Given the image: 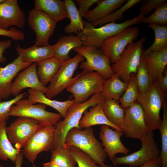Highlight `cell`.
<instances>
[{
    "label": "cell",
    "mask_w": 167,
    "mask_h": 167,
    "mask_svg": "<svg viewBox=\"0 0 167 167\" xmlns=\"http://www.w3.org/2000/svg\"><path fill=\"white\" fill-rule=\"evenodd\" d=\"M145 16L141 13L132 19L119 23L115 22L106 24L98 28L91 23L84 21V29L77 35L83 43V45L96 49L101 48L104 41L131 26L140 23Z\"/></svg>",
    "instance_id": "obj_1"
},
{
    "label": "cell",
    "mask_w": 167,
    "mask_h": 167,
    "mask_svg": "<svg viewBox=\"0 0 167 167\" xmlns=\"http://www.w3.org/2000/svg\"><path fill=\"white\" fill-rule=\"evenodd\" d=\"M105 98L100 93L93 95L91 98L83 102H75L67 109L63 120L59 121L54 125L52 149L64 147L65 138L69 131L73 128L81 129L79 122L84 111L90 107L102 103Z\"/></svg>",
    "instance_id": "obj_2"
},
{
    "label": "cell",
    "mask_w": 167,
    "mask_h": 167,
    "mask_svg": "<svg viewBox=\"0 0 167 167\" xmlns=\"http://www.w3.org/2000/svg\"><path fill=\"white\" fill-rule=\"evenodd\" d=\"M76 147L86 153L96 164L104 163L107 155L102 143L95 137L92 127L84 129L73 128L67 133L64 147Z\"/></svg>",
    "instance_id": "obj_3"
},
{
    "label": "cell",
    "mask_w": 167,
    "mask_h": 167,
    "mask_svg": "<svg viewBox=\"0 0 167 167\" xmlns=\"http://www.w3.org/2000/svg\"><path fill=\"white\" fill-rule=\"evenodd\" d=\"M166 96L157 81L152 82L147 91L139 94L137 102L143 109L145 122L150 131L158 129L161 124L160 112L166 101Z\"/></svg>",
    "instance_id": "obj_4"
},
{
    "label": "cell",
    "mask_w": 167,
    "mask_h": 167,
    "mask_svg": "<svg viewBox=\"0 0 167 167\" xmlns=\"http://www.w3.org/2000/svg\"><path fill=\"white\" fill-rule=\"evenodd\" d=\"M105 80L97 72L83 71L74 77L66 89L72 94L75 102L82 103L92 95L101 93Z\"/></svg>",
    "instance_id": "obj_5"
},
{
    "label": "cell",
    "mask_w": 167,
    "mask_h": 167,
    "mask_svg": "<svg viewBox=\"0 0 167 167\" xmlns=\"http://www.w3.org/2000/svg\"><path fill=\"white\" fill-rule=\"evenodd\" d=\"M146 40L143 37L128 45L119 59L111 66L114 74L118 75L124 82L128 83L132 73L136 74Z\"/></svg>",
    "instance_id": "obj_6"
},
{
    "label": "cell",
    "mask_w": 167,
    "mask_h": 167,
    "mask_svg": "<svg viewBox=\"0 0 167 167\" xmlns=\"http://www.w3.org/2000/svg\"><path fill=\"white\" fill-rule=\"evenodd\" d=\"M54 129V125L39 124L36 131L24 145L22 152L32 164L41 152L52 149Z\"/></svg>",
    "instance_id": "obj_7"
},
{
    "label": "cell",
    "mask_w": 167,
    "mask_h": 167,
    "mask_svg": "<svg viewBox=\"0 0 167 167\" xmlns=\"http://www.w3.org/2000/svg\"><path fill=\"white\" fill-rule=\"evenodd\" d=\"M154 136L153 132L150 131L140 139L142 147L139 150L123 156H115L112 160L113 165L115 166L125 165L137 167L145 164L152 158H159L160 151Z\"/></svg>",
    "instance_id": "obj_8"
},
{
    "label": "cell",
    "mask_w": 167,
    "mask_h": 167,
    "mask_svg": "<svg viewBox=\"0 0 167 167\" xmlns=\"http://www.w3.org/2000/svg\"><path fill=\"white\" fill-rule=\"evenodd\" d=\"M46 107L44 104L35 105L28 99H22L12 106L9 114L10 116L32 118L39 124L48 123L54 125L62 117L59 113L47 111Z\"/></svg>",
    "instance_id": "obj_9"
},
{
    "label": "cell",
    "mask_w": 167,
    "mask_h": 167,
    "mask_svg": "<svg viewBox=\"0 0 167 167\" xmlns=\"http://www.w3.org/2000/svg\"><path fill=\"white\" fill-rule=\"evenodd\" d=\"M73 50L86 59V61L81 62V69L86 71L97 72L105 79L110 78L114 75L109 58L100 49L82 45Z\"/></svg>",
    "instance_id": "obj_10"
},
{
    "label": "cell",
    "mask_w": 167,
    "mask_h": 167,
    "mask_svg": "<svg viewBox=\"0 0 167 167\" xmlns=\"http://www.w3.org/2000/svg\"><path fill=\"white\" fill-rule=\"evenodd\" d=\"M84 59L82 55L77 53L73 58L63 62L58 72L47 87L46 97L51 99L66 89L73 81V75L79 64Z\"/></svg>",
    "instance_id": "obj_11"
},
{
    "label": "cell",
    "mask_w": 167,
    "mask_h": 167,
    "mask_svg": "<svg viewBox=\"0 0 167 167\" xmlns=\"http://www.w3.org/2000/svg\"><path fill=\"white\" fill-rule=\"evenodd\" d=\"M28 21V25L36 35L35 45L38 47L50 45L49 39L54 31L57 22L35 8L29 11Z\"/></svg>",
    "instance_id": "obj_12"
},
{
    "label": "cell",
    "mask_w": 167,
    "mask_h": 167,
    "mask_svg": "<svg viewBox=\"0 0 167 167\" xmlns=\"http://www.w3.org/2000/svg\"><path fill=\"white\" fill-rule=\"evenodd\" d=\"M139 32L137 27L127 28L105 41L100 49L108 57L111 63L113 64L119 59L126 46L137 39Z\"/></svg>",
    "instance_id": "obj_13"
},
{
    "label": "cell",
    "mask_w": 167,
    "mask_h": 167,
    "mask_svg": "<svg viewBox=\"0 0 167 167\" xmlns=\"http://www.w3.org/2000/svg\"><path fill=\"white\" fill-rule=\"evenodd\" d=\"M122 130L126 137L139 139L150 131L143 109L137 101L125 109Z\"/></svg>",
    "instance_id": "obj_14"
},
{
    "label": "cell",
    "mask_w": 167,
    "mask_h": 167,
    "mask_svg": "<svg viewBox=\"0 0 167 167\" xmlns=\"http://www.w3.org/2000/svg\"><path fill=\"white\" fill-rule=\"evenodd\" d=\"M39 122L29 118L19 117L6 127V131L11 143L15 148H23L36 131Z\"/></svg>",
    "instance_id": "obj_15"
},
{
    "label": "cell",
    "mask_w": 167,
    "mask_h": 167,
    "mask_svg": "<svg viewBox=\"0 0 167 167\" xmlns=\"http://www.w3.org/2000/svg\"><path fill=\"white\" fill-rule=\"evenodd\" d=\"M37 63H33L17 75L11 86V94L16 96L28 88L46 93L47 87L39 80L37 74Z\"/></svg>",
    "instance_id": "obj_16"
},
{
    "label": "cell",
    "mask_w": 167,
    "mask_h": 167,
    "mask_svg": "<svg viewBox=\"0 0 167 167\" xmlns=\"http://www.w3.org/2000/svg\"><path fill=\"white\" fill-rule=\"evenodd\" d=\"M25 14L17 0H5L0 4V28L8 30L11 26L23 28L26 23Z\"/></svg>",
    "instance_id": "obj_17"
},
{
    "label": "cell",
    "mask_w": 167,
    "mask_h": 167,
    "mask_svg": "<svg viewBox=\"0 0 167 167\" xmlns=\"http://www.w3.org/2000/svg\"><path fill=\"white\" fill-rule=\"evenodd\" d=\"M123 131L113 130L109 126L103 125L100 128L99 138L107 156L112 160L118 153L127 155L129 150L122 143L121 138L123 135Z\"/></svg>",
    "instance_id": "obj_18"
},
{
    "label": "cell",
    "mask_w": 167,
    "mask_h": 167,
    "mask_svg": "<svg viewBox=\"0 0 167 167\" xmlns=\"http://www.w3.org/2000/svg\"><path fill=\"white\" fill-rule=\"evenodd\" d=\"M32 63L24 62L21 57L17 58L4 67L0 66V100L5 99L11 95L13 80L21 70Z\"/></svg>",
    "instance_id": "obj_19"
},
{
    "label": "cell",
    "mask_w": 167,
    "mask_h": 167,
    "mask_svg": "<svg viewBox=\"0 0 167 167\" xmlns=\"http://www.w3.org/2000/svg\"><path fill=\"white\" fill-rule=\"evenodd\" d=\"M143 56L152 81L158 80L166 68L167 47Z\"/></svg>",
    "instance_id": "obj_20"
},
{
    "label": "cell",
    "mask_w": 167,
    "mask_h": 167,
    "mask_svg": "<svg viewBox=\"0 0 167 167\" xmlns=\"http://www.w3.org/2000/svg\"><path fill=\"white\" fill-rule=\"evenodd\" d=\"M83 114L84 116L81 118L79 124L81 129L95 125H103L122 131L121 129L111 123L107 118L103 110L102 103L91 107L89 110L87 109Z\"/></svg>",
    "instance_id": "obj_21"
},
{
    "label": "cell",
    "mask_w": 167,
    "mask_h": 167,
    "mask_svg": "<svg viewBox=\"0 0 167 167\" xmlns=\"http://www.w3.org/2000/svg\"><path fill=\"white\" fill-rule=\"evenodd\" d=\"M16 49L18 56L24 62L31 63L54 56L53 46L50 45L38 47L35 45L28 48H23L18 44Z\"/></svg>",
    "instance_id": "obj_22"
},
{
    "label": "cell",
    "mask_w": 167,
    "mask_h": 167,
    "mask_svg": "<svg viewBox=\"0 0 167 167\" xmlns=\"http://www.w3.org/2000/svg\"><path fill=\"white\" fill-rule=\"evenodd\" d=\"M126 0H99L97 5L89 10L84 18L87 22L92 23L111 14L126 3Z\"/></svg>",
    "instance_id": "obj_23"
},
{
    "label": "cell",
    "mask_w": 167,
    "mask_h": 167,
    "mask_svg": "<svg viewBox=\"0 0 167 167\" xmlns=\"http://www.w3.org/2000/svg\"><path fill=\"white\" fill-rule=\"evenodd\" d=\"M34 8L44 13L57 22L68 18L63 1L35 0Z\"/></svg>",
    "instance_id": "obj_24"
},
{
    "label": "cell",
    "mask_w": 167,
    "mask_h": 167,
    "mask_svg": "<svg viewBox=\"0 0 167 167\" xmlns=\"http://www.w3.org/2000/svg\"><path fill=\"white\" fill-rule=\"evenodd\" d=\"M82 45V42L78 36L71 34L62 36L53 45L54 56L63 62L71 58L69 54L71 50Z\"/></svg>",
    "instance_id": "obj_25"
},
{
    "label": "cell",
    "mask_w": 167,
    "mask_h": 167,
    "mask_svg": "<svg viewBox=\"0 0 167 167\" xmlns=\"http://www.w3.org/2000/svg\"><path fill=\"white\" fill-rule=\"evenodd\" d=\"M28 99L33 104L40 103L51 107L58 112L64 118L66 116L67 109L75 101L69 100L59 101L47 98L41 91L30 88L28 90Z\"/></svg>",
    "instance_id": "obj_26"
},
{
    "label": "cell",
    "mask_w": 167,
    "mask_h": 167,
    "mask_svg": "<svg viewBox=\"0 0 167 167\" xmlns=\"http://www.w3.org/2000/svg\"><path fill=\"white\" fill-rule=\"evenodd\" d=\"M63 62L54 56L37 62V74L41 83L45 86L50 83L60 68Z\"/></svg>",
    "instance_id": "obj_27"
},
{
    "label": "cell",
    "mask_w": 167,
    "mask_h": 167,
    "mask_svg": "<svg viewBox=\"0 0 167 167\" xmlns=\"http://www.w3.org/2000/svg\"><path fill=\"white\" fill-rule=\"evenodd\" d=\"M102 107L103 111L108 120L122 130L125 115V109L116 101L109 98L105 99L102 103Z\"/></svg>",
    "instance_id": "obj_28"
},
{
    "label": "cell",
    "mask_w": 167,
    "mask_h": 167,
    "mask_svg": "<svg viewBox=\"0 0 167 167\" xmlns=\"http://www.w3.org/2000/svg\"><path fill=\"white\" fill-rule=\"evenodd\" d=\"M63 1L68 18L70 21V24L64 28L65 32L70 34L75 33L78 35L84 28V21L82 20L74 1L72 0Z\"/></svg>",
    "instance_id": "obj_29"
},
{
    "label": "cell",
    "mask_w": 167,
    "mask_h": 167,
    "mask_svg": "<svg viewBox=\"0 0 167 167\" xmlns=\"http://www.w3.org/2000/svg\"><path fill=\"white\" fill-rule=\"evenodd\" d=\"M128 83L123 81L116 74L105 80L101 92L105 98H109L115 101H119L126 89Z\"/></svg>",
    "instance_id": "obj_30"
},
{
    "label": "cell",
    "mask_w": 167,
    "mask_h": 167,
    "mask_svg": "<svg viewBox=\"0 0 167 167\" xmlns=\"http://www.w3.org/2000/svg\"><path fill=\"white\" fill-rule=\"evenodd\" d=\"M6 121L0 123V159L7 161L9 159L15 163L21 149L14 148L9 140L6 131Z\"/></svg>",
    "instance_id": "obj_31"
},
{
    "label": "cell",
    "mask_w": 167,
    "mask_h": 167,
    "mask_svg": "<svg viewBox=\"0 0 167 167\" xmlns=\"http://www.w3.org/2000/svg\"><path fill=\"white\" fill-rule=\"evenodd\" d=\"M148 26L154 31L155 38L152 45L143 50L142 54L143 55L160 50L167 47V25L151 24H148Z\"/></svg>",
    "instance_id": "obj_32"
},
{
    "label": "cell",
    "mask_w": 167,
    "mask_h": 167,
    "mask_svg": "<svg viewBox=\"0 0 167 167\" xmlns=\"http://www.w3.org/2000/svg\"><path fill=\"white\" fill-rule=\"evenodd\" d=\"M139 93L135 80V74L132 73L127 88L119 101L121 106L125 109L137 101Z\"/></svg>",
    "instance_id": "obj_33"
},
{
    "label": "cell",
    "mask_w": 167,
    "mask_h": 167,
    "mask_svg": "<svg viewBox=\"0 0 167 167\" xmlns=\"http://www.w3.org/2000/svg\"><path fill=\"white\" fill-rule=\"evenodd\" d=\"M50 160L62 167H74L76 162L68 148L60 147L51 150Z\"/></svg>",
    "instance_id": "obj_34"
},
{
    "label": "cell",
    "mask_w": 167,
    "mask_h": 167,
    "mask_svg": "<svg viewBox=\"0 0 167 167\" xmlns=\"http://www.w3.org/2000/svg\"><path fill=\"white\" fill-rule=\"evenodd\" d=\"M135 80L139 93L147 91L151 87L153 82L143 54L135 74Z\"/></svg>",
    "instance_id": "obj_35"
},
{
    "label": "cell",
    "mask_w": 167,
    "mask_h": 167,
    "mask_svg": "<svg viewBox=\"0 0 167 167\" xmlns=\"http://www.w3.org/2000/svg\"><path fill=\"white\" fill-rule=\"evenodd\" d=\"M141 1L140 0H127L123 5L118 9L111 14L99 20L92 22L93 27H101L106 24L115 22L118 20L122 18L124 12Z\"/></svg>",
    "instance_id": "obj_36"
},
{
    "label": "cell",
    "mask_w": 167,
    "mask_h": 167,
    "mask_svg": "<svg viewBox=\"0 0 167 167\" xmlns=\"http://www.w3.org/2000/svg\"><path fill=\"white\" fill-rule=\"evenodd\" d=\"M163 118L158 129L161 135V149L160 155L161 167H167V104L165 101L163 107Z\"/></svg>",
    "instance_id": "obj_37"
},
{
    "label": "cell",
    "mask_w": 167,
    "mask_h": 167,
    "mask_svg": "<svg viewBox=\"0 0 167 167\" xmlns=\"http://www.w3.org/2000/svg\"><path fill=\"white\" fill-rule=\"evenodd\" d=\"M143 24H155L160 25H167V2L158 6L149 16L145 17L141 21Z\"/></svg>",
    "instance_id": "obj_38"
},
{
    "label": "cell",
    "mask_w": 167,
    "mask_h": 167,
    "mask_svg": "<svg viewBox=\"0 0 167 167\" xmlns=\"http://www.w3.org/2000/svg\"><path fill=\"white\" fill-rule=\"evenodd\" d=\"M67 148L75 159L78 167H98L90 156L79 148L74 146Z\"/></svg>",
    "instance_id": "obj_39"
},
{
    "label": "cell",
    "mask_w": 167,
    "mask_h": 167,
    "mask_svg": "<svg viewBox=\"0 0 167 167\" xmlns=\"http://www.w3.org/2000/svg\"><path fill=\"white\" fill-rule=\"evenodd\" d=\"M26 94L25 92L21 93L8 101H2L0 100V123L6 122L10 116L9 113L12 106L18 101L24 98Z\"/></svg>",
    "instance_id": "obj_40"
},
{
    "label": "cell",
    "mask_w": 167,
    "mask_h": 167,
    "mask_svg": "<svg viewBox=\"0 0 167 167\" xmlns=\"http://www.w3.org/2000/svg\"><path fill=\"white\" fill-rule=\"evenodd\" d=\"M7 36L11 39L16 41H23L25 38L24 34L22 31L18 30L14 27L5 30L0 28V36Z\"/></svg>",
    "instance_id": "obj_41"
},
{
    "label": "cell",
    "mask_w": 167,
    "mask_h": 167,
    "mask_svg": "<svg viewBox=\"0 0 167 167\" xmlns=\"http://www.w3.org/2000/svg\"><path fill=\"white\" fill-rule=\"evenodd\" d=\"M167 2L166 0H148L141 6L140 8V13L145 16L148 15L151 11L155 10L160 5Z\"/></svg>",
    "instance_id": "obj_42"
},
{
    "label": "cell",
    "mask_w": 167,
    "mask_h": 167,
    "mask_svg": "<svg viewBox=\"0 0 167 167\" xmlns=\"http://www.w3.org/2000/svg\"><path fill=\"white\" fill-rule=\"evenodd\" d=\"M99 0H76V4L79 6L78 11L82 18L84 17L89 11V9Z\"/></svg>",
    "instance_id": "obj_43"
},
{
    "label": "cell",
    "mask_w": 167,
    "mask_h": 167,
    "mask_svg": "<svg viewBox=\"0 0 167 167\" xmlns=\"http://www.w3.org/2000/svg\"><path fill=\"white\" fill-rule=\"evenodd\" d=\"M12 42L10 39L0 41V62L3 63L6 61V58L3 55L4 51L10 48Z\"/></svg>",
    "instance_id": "obj_44"
},
{
    "label": "cell",
    "mask_w": 167,
    "mask_h": 167,
    "mask_svg": "<svg viewBox=\"0 0 167 167\" xmlns=\"http://www.w3.org/2000/svg\"><path fill=\"white\" fill-rule=\"evenodd\" d=\"M160 88L165 93L167 92V69H165L163 76L157 81Z\"/></svg>",
    "instance_id": "obj_45"
},
{
    "label": "cell",
    "mask_w": 167,
    "mask_h": 167,
    "mask_svg": "<svg viewBox=\"0 0 167 167\" xmlns=\"http://www.w3.org/2000/svg\"><path fill=\"white\" fill-rule=\"evenodd\" d=\"M128 167H134L129 166ZM135 167H161V160L160 157L157 158H152L145 164Z\"/></svg>",
    "instance_id": "obj_46"
},
{
    "label": "cell",
    "mask_w": 167,
    "mask_h": 167,
    "mask_svg": "<svg viewBox=\"0 0 167 167\" xmlns=\"http://www.w3.org/2000/svg\"><path fill=\"white\" fill-rule=\"evenodd\" d=\"M23 154L21 151L17 155L15 162V166L11 167H21L23 161Z\"/></svg>",
    "instance_id": "obj_47"
},
{
    "label": "cell",
    "mask_w": 167,
    "mask_h": 167,
    "mask_svg": "<svg viewBox=\"0 0 167 167\" xmlns=\"http://www.w3.org/2000/svg\"><path fill=\"white\" fill-rule=\"evenodd\" d=\"M43 165V167H62L56 164L51 160L44 163Z\"/></svg>",
    "instance_id": "obj_48"
},
{
    "label": "cell",
    "mask_w": 167,
    "mask_h": 167,
    "mask_svg": "<svg viewBox=\"0 0 167 167\" xmlns=\"http://www.w3.org/2000/svg\"><path fill=\"white\" fill-rule=\"evenodd\" d=\"M98 167H113L111 165H108L105 164L104 163H103L101 165H98Z\"/></svg>",
    "instance_id": "obj_49"
},
{
    "label": "cell",
    "mask_w": 167,
    "mask_h": 167,
    "mask_svg": "<svg viewBox=\"0 0 167 167\" xmlns=\"http://www.w3.org/2000/svg\"><path fill=\"white\" fill-rule=\"evenodd\" d=\"M5 0H0V4H2L3 2Z\"/></svg>",
    "instance_id": "obj_50"
},
{
    "label": "cell",
    "mask_w": 167,
    "mask_h": 167,
    "mask_svg": "<svg viewBox=\"0 0 167 167\" xmlns=\"http://www.w3.org/2000/svg\"><path fill=\"white\" fill-rule=\"evenodd\" d=\"M0 167H4L3 166H2L0 163Z\"/></svg>",
    "instance_id": "obj_51"
},
{
    "label": "cell",
    "mask_w": 167,
    "mask_h": 167,
    "mask_svg": "<svg viewBox=\"0 0 167 167\" xmlns=\"http://www.w3.org/2000/svg\"><path fill=\"white\" fill-rule=\"evenodd\" d=\"M74 167H78L77 166H75Z\"/></svg>",
    "instance_id": "obj_52"
}]
</instances>
